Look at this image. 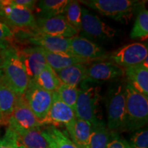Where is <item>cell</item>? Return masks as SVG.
Wrapping results in <instances>:
<instances>
[{"mask_svg":"<svg viewBox=\"0 0 148 148\" xmlns=\"http://www.w3.org/2000/svg\"><path fill=\"white\" fill-rule=\"evenodd\" d=\"M3 81L17 95H23L28 87L29 79L17 50L8 47L1 50Z\"/></svg>","mask_w":148,"mask_h":148,"instance_id":"6da1fadb","label":"cell"},{"mask_svg":"<svg viewBox=\"0 0 148 148\" xmlns=\"http://www.w3.org/2000/svg\"><path fill=\"white\" fill-rule=\"evenodd\" d=\"M88 8L122 23H127L135 12L144 8V3L136 0H82Z\"/></svg>","mask_w":148,"mask_h":148,"instance_id":"7a4b0ae2","label":"cell"},{"mask_svg":"<svg viewBox=\"0 0 148 148\" xmlns=\"http://www.w3.org/2000/svg\"><path fill=\"white\" fill-rule=\"evenodd\" d=\"M125 113L122 130L134 131L145 126L148 120V97L127 83Z\"/></svg>","mask_w":148,"mask_h":148,"instance_id":"3957f363","label":"cell"},{"mask_svg":"<svg viewBox=\"0 0 148 148\" xmlns=\"http://www.w3.org/2000/svg\"><path fill=\"white\" fill-rule=\"evenodd\" d=\"M126 84H119L110 90L106 99L107 126L109 130L123 128L125 113Z\"/></svg>","mask_w":148,"mask_h":148,"instance_id":"277c9868","label":"cell"},{"mask_svg":"<svg viewBox=\"0 0 148 148\" xmlns=\"http://www.w3.org/2000/svg\"><path fill=\"white\" fill-rule=\"evenodd\" d=\"M99 87H82L79 89L75 108V118L93 124L98 120L97 112L100 101Z\"/></svg>","mask_w":148,"mask_h":148,"instance_id":"5b68a950","label":"cell"},{"mask_svg":"<svg viewBox=\"0 0 148 148\" xmlns=\"http://www.w3.org/2000/svg\"><path fill=\"white\" fill-rule=\"evenodd\" d=\"M1 21L16 29H36V20L32 11L10 5L8 0L0 8Z\"/></svg>","mask_w":148,"mask_h":148,"instance_id":"8992f818","label":"cell"},{"mask_svg":"<svg viewBox=\"0 0 148 148\" xmlns=\"http://www.w3.org/2000/svg\"><path fill=\"white\" fill-rule=\"evenodd\" d=\"M23 96L33 113L42 123L50 109L53 92L43 89L34 82H30Z\"/></svg>","mask_w":148,"mask_h":148,"instance_id":"52a82bcc","label":"cell"},{"mask_svg":"<svg viewBox=\"0 0 148 148\" xmlns=\"http://www.w3.org/2000/svg\"><path fill=\"white\" fill-rule=\"evenodd\" d=\"M70 54L90 62L108 58L106 51L103 48L86 37L80 36L70 38Z\"/></svg>","mask_w":148,"mask_h":148,"instance_id":"ba28073f","label":"cell"},{"mask_svg":"<svg viewBox=\"0 0 148 148\" xmlns=\"http://www.w3.org/2000/svg\"><path fill=\"white\" fill-rule=\"evenodd\" d=\"M80 31L88 38L97 39H110L115 36L116 33L115 29L85 8H82Z\"/></svg>","mask_w":148,"mask_h":148,"instance_id":"9c48e42d","label":"cell"},{"mask_svg":"<svg viewBox=\"0 0 148 148\" xmlns=\"http://www.w3.org/2000/svg\"><path fill=\"white\" fill-rule=\"evenodd\" d=\"M148 57L147 47L140 42H133L114 51L109 58L121 67L141 64Z\"/></svg>","mask_w":148,"mask_h":148,"instance_id":"30bf717a","label":"cell"},{"mask_svg":"<svg viewBox=\"0 0 148 148\" xmlns=\"http://www.w3.org/2000/svg\"><path fill=\"white\" fill-rule=\"evenodd\" d=\"M36 29L40 33L55 37L71 38L78 35V32L68 23L64 15L49 18H38Z\"/></svg>","mask_w":148,"mask_h":148,"instance_id":"8fae6325","label":"cell"},{"mask_svg":"<svg viewBox=\"0 0 148 148\" xmlns=\"http://www.w3.org/2000/svg\"><path fill=\"white\" fill-rule=\"evenodd\" d=\"M8 125H13L25 130L40 128L43 124L35 116L23 95H17L14 110Z\"/></svg>","mask_w":148,"mask_h":148,"instance_id":"7c38bea8","label":"cell"},{"mask_svg":"<svg viewBox=\"0 0 148 148\" xmlns=\"http://www.w3.org/2000/svg\"><path fill=\"white\" fill-rule=\"evenodd\" d=\"M34 31V32L27 33L26 34L27 42L28 43L50 52L71 55L70 38L49 36L39 32L36 29Z\"/></svg>","mask_w":148,"mask_h":148,"instance_id":"4fadbf2b","label":"cell"},{"mask_svg":"<svg viewBox=\"0 0 148 148\" xmlns=\"http://www.w3.org/2000/svg\"><path fill=\"white\" fill-rule=\"evenodd\" d=\"M75 115L73 109L64 103L58 97L56 92H53V100L47 115L42 121L45 125H64L69 127L75 121Z\"/></svg>","mask_w":148,"mask_h":148,"instance_id":"5bb4252c","label":"cell"},{"mask_svg":"<svg viewBox=\"0 0 148 148\" xmlns=\"http://www.w3.org/2000/svg\"><path fill=\"white\" fill-rule=\"evenodd\" d=\"M19 58L26 70L29 82H34L38 74L47 64L39 47H27L17 50Z\"/></svg>","mask_w":148,"mask_h":148,"instance_id":"9a60e30c","label":"cell"},{"mask_svg":"<svg viewBox=\"0 0 148 148\" xmlns=\"http://www.w3.org/2000/svg\"><path fill=\"white\" fill-rule=\"evenodd\" d=\"M123 75L124 69L112 62L98 61L87 67L86 79L84 82H105L119 78Z\"/></svg>","mask_w":148,"mask_h":148,"instance_id":"2e32d148","label":"cell"},{"mask_svg":"<svg viewBox=\"0 0 148 148\" xmlns=\"http://www.w3.org/2000/svg\"><path fill=\"white\" fill-rule=\"evenodd\" d=\"M127 83L135 90L148 97V68L143 64L125 68Z\"/></svg>","mask_w":148,"mask_h":148,"instance_id":"e0dca14e","label":"cell"},{"mask_svg":"<svg viewBox=\"0 0 148 148\" xmlns=\"http://www.w3.org/2000/svg\"><path fill=\"white\" fill-rule=\"evenodd\" d=\"M8 127L16 132L19 145L26 148H49L40 128L25 130L13 125H8Z\"/></svg>","mask_w":148,"mask_h":148,"instance_id":"ac0fdd59","label":"cell"},{"mask_svg":"<svg viewBox=\"0 0 148 148\" xmlns=\"http://www.w3.org/2000/svg\"><path fill=\"white\" fill-rule=\"evenodd\" d=\"M17 95L1 79L0 82V124L8 125Z\"/></svg>","mask_w":148,"mask_h":148,"instance_id":"d6986e66","label":"cell"},{"mask_svg":"<svg viewBox=\"0 0 148 148\" xmlns=\"http://www.w3.org/2000/svg\"><path fill=\"white\" fill-rule=\"evenodd\" d=\"M73 143L78 148H89L91 124L82 119H75L73 123L66 127Z\"/></svg>","mask_w":148,"mask_h":148,"instance_id":"ffe728a7","label":"cell"},{"mask_svg":"<svg viewBox=\"0 0 148 148\" xmlns=\"http://www.w3.org/2000/svg\"><path fill=\"white\" fill-rule=\"evenodd\" d=\"M40 48V47H39ZM44 57H45L47 64L51 66L56 72L60 71L64 68L73 65L75 64H85L89 63V61L77 58L72 55L60 54L48 51L45 49L40 48Z\"/></svg>","mask_w":148,"mask_h":148,"instance_id":"44dd1931","label":"cell"},{"mask_svg":"<svg viewBox=\"0 0 148 148\" xmlns=\"http://www.w3.org/2000/svg\"><path fill=\"white\" fill-rule=\"evenodd\" d=\"M86 69L87 67L84 64H75L56 73L61 82L77 88L86 79Z\"/></svg>","mask_w":148,"mask_h":148,"instance_id":"7402d4cb","label":"cell"},{"mask_svg":"<svg viewBox=\"0 0 148 148\" xmlns=\"http://www.w3.org/2000/svg\"><path fill=\"white\" fill-rule=\"evenodd\" d=\"M49 148H78L62 131L53 125H49L41 130Z\"/></svg>","mask_w":148,"mask_h":148,"instance_id":"603a6c76","label":"cell"},{"mask_svg":"<svg viewBox=\"0 0 148 148\" xmlns=\"http://www.w3.org/2000/svg\"><path fill=\"white\" fill-rule=\"evenodd\" d=\"M70 0H42L37 5L39 18H49L64 15Z\"/></svg>","mask_w":148,"mask_h":148,"instance_id":"cb8c5ba5","label":"cell"},{"mask_svg":"<svg viewBox=\"0 0 148 148\" xmlns=\"http://www.w3.org/2000/svg\"><path fill=\"white\" fill-rule=\"evenodd\" d=\"M110 137V133L104 122L98 120L91 125L89 148H106Z\"/></svg>","mask_w":148,"mask_h":148,"instance_id":"d4e9b609","label":"cell"},{"mask_svg":"<svg viewBox=\"0 0 148 148\" xmlns=\"http://www.w3.org/2000/svg\"><path fill=\"white\" fill-rule=\"evenodd\" d=\"M34 82L40 87L51 92H56L62 84L57 73L48 64L38 74Z\"/></svg>","mask_w":148,"mask_h":148,"instance_id":"484cf974","label":"cell"},{"mask_svg":"<svg viewBox=\"0 0 148 148\" xmlns=\"http://www.w3.org/2000/svg\"><path fill=\"white\" fill-rule=\"evenodd\" d=\"M148 36V12L145 8L138 12L130 32L132 39H145Z\"/></svg>","mask_w":148,"mask_h":148,"instance_id":"4316f807","label":"cell"},{"mask_svg":"<svg viewBox=\"0 0 148 148\" xmlns=\"http://www.w3.org/2000/svg\"><path fill=\"white\" fill-rule=\"evenodd\" d=\"M64 16L72 27L77 32L81 30V21H82V8L78 1H70L66 7Z\"/></svg>","mask_w":148,"mask_h":148,"instance_id":"83f0119b","label":"cell"},{"mask_svg":"<svg viewBox=\"0 0 148 148\" xmlns=\"http://www.w3.org/2000/svg\"><path fill=\"white\" fill-rule=\"evenodd\" d=\"M78 92L79 89L77 87L69 86L63 83L60 84L58 90H56L57 94L61 100L71 109H73L74 111L76 106Z\"/></svg>","mask_w":148,"mask_h":148,"instance_id":"f1b7e54d","label":"cell"},{"mask_svg":"<svg viewBox=\"0 0 148 148\" xmlns=\"http://www.w3.org/2000/svg\"><path fill=\"white\" fill-rule=\"evenodd\" d=\"M18 146L17 135L13 130L8 127L0 139V148H18Z\"/></svg>","mask_w":148,"mask_h":148,"instance_id":"f546056e","label":"cell"},{"mask_svg":"<svg viewBox=\"0 0 148 148\" xmlns=\"http://www.w3.org/2000/svg\"><path fill=\"white\" fill-rule=\"evenodd\" d=\"M131 148H148V130L137 131L133 135L130 143Z\"/></svg>","mask_w":148,"mask_h":148,"instance_id":"4dcf8cb0","label":"cell"},{"mask_svg":"<svg viewBox=\"0 0 148 148\" xmlns=\"http://www.w3.org/2000/svg\"><path fill=\"white\" fill-rule=\"evenodd\" d=\"M13 36L14 34L12 29L0 21V49L1 50L9 47L8 43L12 40Z\"/></svg>","mask_w":148,"mask_h":148,"instance_id":"1f68e13d","label":"cell"},{"mask_svg":"<svg viewBox=\"0 0 148 148\" xmlns=\"http://www.w3.org/2000/svg\"><path fill=\"white\" fill-rule=\"evenodd\" d=\"M106 148H131L130 143L124 138L118 136L116 134L112 136L110 133V137Z\"/></svg>","mask_w":148,"mask_h":148,"instance_id":"d6a6232c","label":"cell"},{"mask_svg":"<svg viewBox=\"0 0 148 148\" xmlns=\"http://www.w3.org/2000/svg\"><path fill=\"white\" fill-rule=\"evenodd\" d=\"M10 5L23 9L33 11L36 6V1L34 0H8Z\"/></svg>","mask_w":148,"mask_h":148,"instance_id":"836d02e7","label":"cell"},{"mask_svg":"<svg viewBox=\"0 0 148 148\" xmlns=\"http://www.w3.org/2000/svg\"><path fill=\"white\" fill-rule=\"evenodd\" d=\"M3 78V70H2V60L0 57V82Z\"/></svg>","mask_w":148,"mask_h":148,"instance_id":"e575fe53","label":"cell"},{"mask_svg":"<svg viewBox=\"0 0 148 148\" xmlns=\"http://www.w3.org/2000/svg\"><path fill=\"white\" fill-rule=\"evenodd\" d=\"M4 2H5L4 0H0V8H1V7L2 6L3 4H4Z\"/></svg>","mask_w":148,"mask_h":148,"instance_id":"d590c367","label":"cell"},{"mask_svg":"<svg viewBox=\"0 0 148 148\" xmlns=\"http://www.w3.org/2000/svg\"><path fill=\"white\" fill-rule=\"evenodd\" d=\"M18 148H26V147H24V146L22 145H19V146H18Z\"/></svg>","mask_w":148,"mask_h":148,"instance_id":"8d00e7d4","label":"cell"}]
</instances>
